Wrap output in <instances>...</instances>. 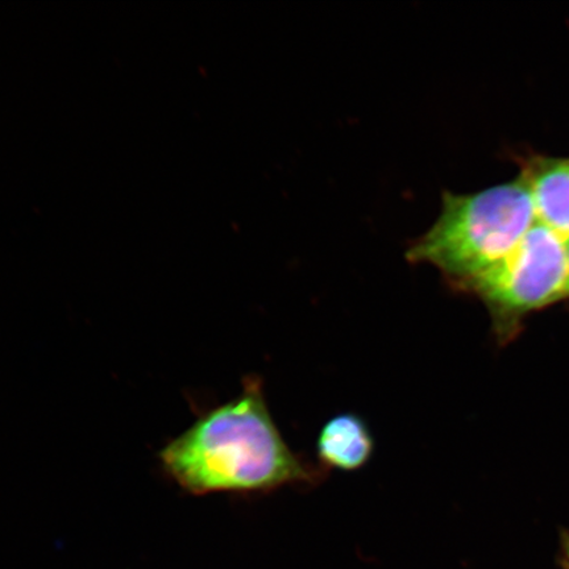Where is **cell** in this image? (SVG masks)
Here are the masks:
<instances>
[{"label":"cell","instance_id":"cell-2","mask_svg":"<svg viewBox=\"0 0 569 569\" xmlns=\"http://www.w3.org/2000/svg\"><path fill=\"white\" fill-rule=\"evenodd\" d=\"M536 223L521 176L479 193L445 191L437 222L410 246L407 258L436 267L453 288L466 291L507 259Z\"/></svg>","mask_w":569,"mask_h":569},{"label":"cell","instance_id":"cell-4","mask_svg":"<svg viewBox=\"0 0 569 569\" xmlns=\"http://www.w3.org/2000/svg\"><path fill=\"white\" fill-rule=\"evenodd\" d=\"M537 223L569 240V159L532 156L523 162Z\"/></svg>","mask_w":569,"mask_h":569},{"label":"cell","instance_id":"cell-3","mask_svg":"<svg viewBox=\"0 0 569 569\" xmlns=\"http://www.w3.org/2000/svg\"><path fill=\"white\" fill-rule=\"evenodd\" d=\"M486 303L498 332L519 319L569 298L567 241L536 223L507 259L467 288Z\"/></svg>","mask_w":569,"mask_h":569},{"label":"cell","instance_id":"cell-6","mask_svg":"<svg viewBox=\"0 0 569 569\" xmlns=\"http://www.w3.org/2000/svg\"><path fill=\"white\" fill-rule=\"evenodd\" d=\"M565 553H566L567 566H568V569H569V538L566 539Z\"/></svg>","mask_w":569,"mask_h":569},{"label":"cell","instance_id":"cell-5","mask_svg":"<svg viewBox=\"0 0 569 569\" xmlns=\"http://www.w3.org/2000/svg\"><path fill=\"white\" fill-rule=\"evenodd\" d=\"M319 461L343 472L358 471L368 465L375 451V439L359 416L345 412L327 421L317 440Z\"/></svg>","mask_w":569,"mask_h":569},{"label":"cell","instance_id":"cell-1","mask_svg":"<svg viewBox=\"0 0 569 569\" xmlns=\"http://www.w3.org/2000/svg\"><path fill=\"white\" fill-rule=\"evenodd\" d=\"M160 460L170 478L196 496L267 493L316 483L325 473L284 442L256 377L244 381L238 398L204 412L163 447Z\"/></svg>","mask_w":569,"mask_h":569},{"label":"cell","instance_id":"cell-7","mask_svg":"<svg viewBox=\"0 0 569 569\" xmlns=\"http://www.w3.org/2000/svg\"><path fill=\"white\" fill-rule=\"evenodd\" d=\"M568 261H569V240L567 241Z\"/></svg>","mask_w":569,"mask_h":569}]
</instances>
